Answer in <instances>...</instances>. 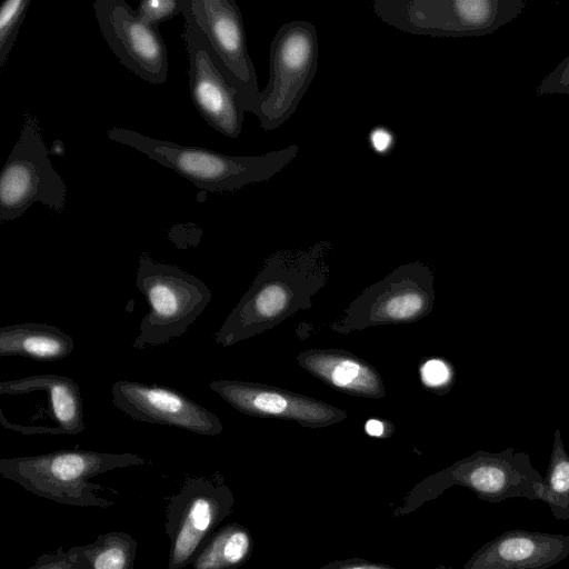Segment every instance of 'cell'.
Listing matches in <instances>:
<instances>
[{"instance_id":"cell-3","label":"cell","mask_w":569,"mask_h":569,"mask_svg":"<svg viewBox=\"0 0 569 569\" xmlns=\"http://www.w3.org/2000/svg\"><path fill=\"white\" fill-rule=\"evenodd\" d=\"M107 134L112 141L144 153L196 187L211 192H231L250 183L270 180L299 152V146L292 144L262 156H228L154 139L126 128H111Z\"/></svg>"},{"instance_id":"cell-29","label":"cell","mask_w":569,"mask_h":569,"mask_svg":"<svg viewBox=\"0 0 569 569\" xmlns=\"http://www.w3.org/2000/svg\"><path fill=\"white\" fill-rule=\"evenodd\" d=\"M393 430V425L388 420L371 419L366 423V432L375 437L387 438Z\"/></svg>"},{"instance_id":"cell-19","label":"cell","mask_w":569,"mask_h":569,"mask_svg":"<svg viewBox=\"0 0 569 569\" xmlns=\"http://www.w3.org/2000/svg\"><path fill=\"white\" fill-rule=\"evenodd\" d=\"M73 348L72 337L52 325L23 322L0 328V357L56 361L69 356Z\"/></svg>"},{"instance_id":"cell-26","label":"cell","mask_w":569,"mask_h":569,"mask_svg":"<svg viewBox=\"0 0 569 569\" xmlns=\"http://www.w3.org/2000/svg\"><path fill=\"white\" fill-rule=\"evenodd\" d=\"M421 380L426 388L443 395L451 388L452 371L449 365L440 359H430L420 368Z\"/></svg>"},{"instance_id":"cell-10","label":"cell","mask_w":569,"mask_h":569,"mask_svg":"<svg viewBox=\"0 0 569 569\" xmlns=\"http://www.w3.org/2000/svg\"><path fill=\"white\" fill-rule=\"evenodd\" d=\"M66 197V183L48 156L39 120L27 112L0 174V221L18 219L36 202L61 212Z\"/></svg>"},{"instance_id":"cell-6","label":"cell","mask_w":569,"mask_h":569,"mask_svg":"<svg viewBox=\"0 0 569 569\" xmlns=\"http://www.w3.org/2000/svg\"><path fill=\"white\" fill-rule=\"evenodd\" d=\"M526 0H375L373 12L401 31L431 37L489 34L516 19Z\"/></svg>"},{"instance_id":"cell-27","label":"cell","mask_w":569,"mask_h":569,"mask_svg":"<svg viewBox=\"0 0 569 569\" xmlns=\"http://www.w3.org/2000/svg\"><path fill=\"white\" fill-rule=\"evenodd\" d=\"M553 93L569 94V56L536 88L537 96Z\"/></svg>"},{"instance_id":"cell-13","label":"cell","mask_w":569,"mask_h":569,"mask_svg":"<svg viewBox=\"0 0 569 569\" xmlns=\"http://www.w3.org/2000/svg\"><path fill=\"white\" fill-rule=\"evenodd\" d=\"M93 10L102 37L120 63L147 82H166L168 53L158 29L144 24L123 0H97Z\"/></svg>"},{"instance_id":"cell-22","label":"cell","mask_w":569,"mask_h":569,"mask_svg":"<svg viewBox=\"0 0 569 569\" xmlns=\"http://www.w3.org/2000/svg\"><path fill=\"white\" fill-rule=\"evenodd\" d=\"M89 569H134L137 541L128 532L110 531L82 545Z\"/></svg>"},{"instance_id":"cell-18","label":"cell","mask_w":569,"mask_h":569,"mask_svg":"<svg viewBox=\"0 0 569 569\" xmlns=\"http://www.w3.org/2000/svg\"><path fill=\"white\" fill-rule=\"evenodd\" d=\"M297 361L311 376L338 391L372 399L387 395L378 370L349 351L309 349L300 352Z\"/></svg>"},{"instance_id":"cell-1","label":"cell","mask_w":569,"mask_h":569,"mask_svg":"<svg viewBox=\"0 0 569 569\" xmlns=\"http://www.w3.org/2000/svg\"><path fill=\"white\" fill-rule=\"evenodd\" d=\"M330 250L331 243L322 240L306 249L272 253L213 335L214 341L222 347L233 346L309 309L313 296L329 280Z\"/></svg>"},{"instance_id":"cell-11","label":"cell","mask_w":569,"mask_h":569,"mask_svg":"<svg viewBox=\"0 0 569 569\" xmlns=\"http://www.w3.org/2000/svg\"><path fill=\"white\" fill-rule=\"evenodd\" d=\"M233 505L232 491L219 475L187 478L164 509L170 541L167 569L191 565Z\"/></svg>"},{"instance_id":"cell-24","label":"cell","mask_w":569,"mask_h":569,"mask_svg":"<svg viewBox=\"0 0 569 569\" xmlns=\"http://www.w3.org/2000/svg\"><path fill=\"white\" fill-rule=\"evenodd\" d=\"M89 567L82 546H74L69 549L59 547L44 552L27 569H89Z\"/></svg>"},{"instance_id":"cell-9","label":"cell","mask_w":569,"mask_h":569,"mask_svg":"<svg viewBox=\"0 0 569 569\" xmlns=\"http://www.w3.org/2000/svg\"><path fill=\"white\" fill-rule=\"evenodd\" d=\"M182 16L181 37L193 106L211 128L228 138H237L242 130L248 96L196 23L189 0L184 1Z\"/></svg>"},{"instance_id":"cell-17","label":"cell","mask_w":569,"mask_h":569,"mask_svg":"<svg viewBox=\"0 0 569 569\" xmlns=\"http://www.w3.org/2000/svg\"><path fill=\"white\" fill-rule=\"evenodd\" d=\"M569 556V536L513 529L480 547L462 569H548Z\"/></svg>"},{"instance_id":"cell-5","label":"cell","mask_w":569,"mask_h":569,"mask_svg":"<svg viewBox=\"0 0 569 569\" xmlns=\"http://www.w3.org/2000/svg\"><path fill=\"white\" fill-rule=\"evenodd\" d=\"M316 27L301 20L282 24L270 44L268 84L244 107L266 131L283 124L297 110L318 68Z\"/></svg>"},{"instance_id":"cell-21","label":"cell","mask_w":569,"mask_h":569,"mask_svg":"<svg viewBox=\"0 0 569 569\" xmlns=\"http://www.w3.org/2000/svg\"><path fill=\"white\" fill-rule=\"evenodd\" d=\"M536 500L548 505L557 520H569V455L559 429L555 431L548 469L539 485Z\"/></svg>"},{"instance_id":"cell-8","label":"cell","mask_w":569,"mask_h":569,"mask_svg":"<svg viewBox=\"0 0 569 569\" xmlns=\"http://www.w3.org/2000/svg\"><path fill=\"white\" fill-rule=\"evenodd\" d=\"M435 302V276L429 264L399 266L366 288L328 328L341 335L381 325L412 323L427 317Z\"/></svg>"},{"instance_id":"cell-7","label":"cell","mask_w":569,"mask_h":569,"mask_svg":"<svg viewBox=\"0 0 569 569\" xmlns=\"http://www.w3.org/2000/svg\"><path fill=\"white\" fill-rule=\"evenodd\" d=\"M0 425L32 435H78L86 428L78 383L43 373L0 382Z\"/></svg>"},{"instance_id":"cell-2","label":"cell","mask_w":569,"mask_h":569,"mask_svg":"<svg viewBox=\"0 0 569 569\" xmlns=\"http://www.w3.org/2000/svg\"><path fill=\"white\" fill-rule=\"evenodd\" d=\"M151 461L134 453L92 450H57L36 456L0 459V475L27 491L60 505L110 508L116 501L100 492L104 487L92 477Z\"/></svg>"},{"instance_id":"cell-16","label":"cell","mask_w":569,"mask_h":569,"mask_svg":"<svg viewBox=\"0 0 569 569\" xmlns=\"http://www.w3.org/2000/svg\"><path fill=\"white\" fill-rule=\"evenodd\" d=\"M189 8L213 50L246 91L247 104L260 90L238 4L233 0H189Z\"/></svg>"},{"instance_id":"cell-28","label":"cell","mask_w":569,"mask_h":569,"mask_svg":"<svg viewBox=\"0 0 569 569\" xmlns=\"http://www.w3.org/2000/svg\"><path fill=\"white\" fill-rule=\"evenodd\" d=\"M320 569H395L392 567L382 565V563H376L367 560H345V561H337L332 562L323 568Z\"/></svg>"},{"instance_id":"cell-12","label":"cell","mask_w":569,"mask_h":569,"mask_svg":"<svg viewBox=\"0 0 569 569\" xmlns=\"http://www.w3.org/2000/svg\"><path fill=\"white\" fill-rule=\"evenodd\" d=\"M542 478L528 453L508 448L479 450L431 477V483L438 492L462 486L479 499L498 503L513 498L535 501Z\"/></svg>"},{"instance_id":"cell-14","label":"cell","mask_w":569,"mask_h":569,"mask_svg":"<svg viewBox=\"0 0 569 569\" xmlns=\"http://www.w3.org/2000/svg\"><path fill=\"white\" fill-rule=\"evenodd\" d=\"M112 402L130 418L177 427L202 436H217L219 417L183 393L160 385L119 380L111 387Z\"/></svg>"},{"instance_id":"cell-15","label":"cell","mask_w":569,"mask_h":569,"mask_svg":"<svg viewBox=\"0 0 569 569\" xmlns=\"http://www.w3.org/2000/svg\"><path fill=\"white\" fill-rule=\"evenodd\" d=\"M209 387L232 408L252 417L323 428L339 423L348 416L347 411L332 405L263 383L220 379L211 381Z\"/></svg>"},{"instance_id":"cell-20","label":"cell","mask_w":569,"mask_h":569,"mask_svg":"<svg viewBox=\"0 0 569 569\" xmlns=\"http://www.w3.org/2000/svg\"><path fill=\"white\" fill-rule=\"evenodd\" d=\"M252 538L240 523L216 530L191 563L192 569H236L250 557Z\"/></svg>"},{"instance_id":"cell-4","label":"cell","mask_w":569,"mask_h":569,"mask_svg":"<svg viewBox=\"0 0 569 569\" xmlns=\"http://www.w3.org/2000/svg\"><path fill=\"white\" fill-rule=\"evenodd\" d=\"M136 286L149 306L132 343L138 350L186 333L211 300L210 289L199 278L177 266L157 262L146 252L139 260Z\"/></svg>"},{"instance_id":"cell-23","label":"cell","mask_w":569,"mask_h":569,"mask_svg":"<svg viewBox=\"0 0 569 569\" xmlns=\"http://www.w3.org/2000/svg\"><path fill=\"white\" fill-rule=\"evenodd\" d=\"M30 3V0H6L0 7V69L7 62Z\"/></svg>"},{"instance_id":"cell-25","label":"cell","mask_w":569,"mask_h":569,"mask_svg":"<svg viewBox=\"0 0 569 569\" xmlns=\"http://www.w3.org/2000/svg\"><path fill=\"white\" fill-rule=\"evenodd\" d=\"M186 0H143L134 10L137 17L147 26L158 29L161 22L182 14Z\"/></svg>"}]
</instances>
